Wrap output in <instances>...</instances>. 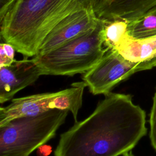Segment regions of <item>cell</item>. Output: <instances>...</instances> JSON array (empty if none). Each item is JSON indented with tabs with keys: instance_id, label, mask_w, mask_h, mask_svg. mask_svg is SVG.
Masks as SVG:
<instances>
[{
	"instance_id": "6da1fadb",
	"label": "cell",
	"mask_w": 156,
	"mask_h": 156,
	"mask_svg": "<svg viewBox=\"0 0 156 156\" xmlns=\"http://www.w3.org/2000/svg\"><path fill=\"white\" fill-rule=\"evenodd\" d=\"M146 113L130 94L113 93L85 119L61 134L55 156H118L146 135Z\"/></svg>"
},
{
	"instance_id": "7a4b0ae2",
	"label": "cell",
	"mask_w": 156,
	"mask_h": 156,
	"mask_svg": "<svg viewBox=\"0 0 156 156\" xmlns=\"http://www.w3.org/2000/svg\"><path fill=\"white\" fill-rule=\"evenodd\" d=\"M103 0H16L1 21V35L26 57H34L46 36L62 20Z\"/></svg>"
},
{
	"instance_id": "3957f363",
	"label": "cell",
	"mask_w": 156,
	"mask_h": 156,
	"mask_svg": "<svg viewBox=\"0 0 156 156\" xmlns=\"http://www.w3.org/2000/svg\"><path fill=\"white\" fill-rule=\"evenodd\" d=\"M103 20L85 35L32 58L42 75L74 76L93 68L106 51L102 38Z\"/></svg>"
},
{
	"instance_id": "277c9868",
	"label": "cell",
	"mask_w": 156,
	"mask_h": 156,
	"mask_svg": "<svg viewBox=\"0 0 156 156\" xmlns=\"http://www.w3.org/2000/svg\"><path fill=\"white\" fill-rule=\"evenodd\" d=\"M68 112L52 109L37 116L16 118L0 126V156H29L55 136Z\"/></svg>"
},
{
	"instance_id": "5b68a950",
	"label": "cell",
	"mask_w": 156,
	"mask_h": 156,
	"mask_svg": "<svg viewBox=\"0 0 156 156\" xmlns=\"http://www.w3.org/2000/svg\"><path fill=\"white\" fill-rule=\"evenodd\" d=\"M86 87L83 81L77 82L71 87L57 92L13 99L8 105L0 108V126L16 118L37 116L52 109L70 111L77 122Z\"/></svg>"
},
{
	"instance_id": "8992f818",
	"label": "cell",
	"mask_w": 156,
	"mask_h": 156,
	"mask_svg": "<svg viewBox=\"0 0 156 156\" xmlns=\"http://www.w3.org/2000/svg\"><path fill=\"white\" fill-rule=\"evenodd\" d=\"M156 67V61L131 62L116 49H106L101 59L83 74L82 80L93 95L105 94L133 74Z\"/></svg>"
},
{
	"instance_id": "52a82bcc",
	"label": "cell",
	"mask_w": 156,
	"mask_h": 156,
	"mask_svg": "<svg viewBox=\"0 0 156 156\" xmlns=\"http://www.w3.org/2000/svg\"><path fill=\"white\" fill-rule=\"evenodd\" d=\"M99 20L94 9H82L71 14L46 36L37 55L44 54L85 35L96 27Z\"/></svg>"
},
{
	"instance_id": "ba28073f",
	"label": "cell",
	"mask_w": 156,
	"mask_h": 156,
	"mask_svg": "<svg viewBox=\"0 0 156 156\" xmlns=\"http://www.w3.org/2000/svg\"><path fill=\"white\" fill-rule=\"evenodd\" d=\"M41 76L33 58L15 60L12 65L0 67V103L12 100L14 95L33 84Z\"/></svg>"
},
{
	"instance_id": "9c48e42d",
	"label": "cell",
	"mask_w": 156,
	"mask_h": 156,
	"mask_svg": "<svg viewBox=\"0 0 156 156\" xmlns=\"http://www.w3.org/2000/svg\"><path fill=\"white\" fill-rule=\"evenodd\" d=\"M156 6V0H103L96 10L99 18L133 21Z\"/></svg>"
},
{
	"instance_id": "30bf717a",
	"label": "cell",
	"mask_w": 156,
	"mask_h": 156,
	"mask_svg": "<svg viewBox=\"0 0 156 156\" xmlns=\"http://www.w3.org/2000/svg\"><path fill=\"white\" fill-rule=\"evenodd\" d=\"M115 49L124 58L131 62L156 61V35L138 39L127 33Z\"/></svg>"
},
{
	"instance_id": "8fae6325",
	"label": "cell",
	"mask_w": 156,
	"mask_h": 156,
	"mask_svg": "<svg viewBox=\"0 0 156 156\" xmlns=\"http://www.w3.org/2000/svg\"><path fill=\"white\" fill-rule=\"evenodd\" d=\"M128 34L135 38H144L156 35V6L139 18L128 22Z\"/></svg>"
},
{
	"instance_id": "7c38bea8",
	"label": "cell",
	"mask_w": 156,
	"mask_h": 156,
	"mask_svg": "<svg viewBox=\"0 0 156 156\" xmlns=\"http://www.w3.org/2000/svg\"><path fill=\"white\" fill-rule=\"evenodd\" d=\"M103 21L101 34L104 46L115 49L127 34L128 22L121 19Z\"/></svg>"
},
{
	"instance_id": "4fadbf2b",
	"label": "cell",
	"mask_w": 156,
	"mask_h": 156,
	"mask_svg": "<svg viewBox=\"0 0 156 156\" xmlns=\"http://www.w3.org/2000/svg\"><path fill=\"white\" fill-rule=\"evenodd\" d=\"M15 48L8 43H1L0 44V67L7 66L15 61Z\"/></svg>"
},
{
	"instance_id": "5bb4252c",
	"label": "cell",
	"mask_w": 156,
	"mask_h": 156,
	"mask_svg": "<svg viewBox=\"0 0 156 156\" xmlns=\"http://www.w3.org/2000/svg\"><path fill=\"white\" fill-rule=\"evenodd\" d=\"M150 132L149 137L153 147L156 150V91L153 97L152 105L149 118Z\"/></svg>"
},
{
	"instance_id": "9a60e30c",
	"label": "cell",
	"mask_w": 156,
	"mask_h": 156,
	"mask_svg": "<svg viewBox=\"0 0 156 156\" xmlns=\"http://www.w3.org/2000/svg\"><path fill=\"white\" fill-rule=\"evenodd\" d=\"M16 0H0V20Z\"/></svg>"
},
{
	"instance_id": "2e32d148",
	"label": "cell",
	"mask_w": 156,
	"mask_h": 156,
	"mask_svg": "<svg viewBox=\"0 0 156 156\" xmlns=\"http://www.w3.org/2000/svg\"><path fill=\"white\" fill-rule=\"evenodd\" d=\"M52 152V148L50 146L43 144L37 149L38 156H47Z\"/></svg>"
},
{
	"instance_id": "e0dca14e",
	"label": "cell",
	"mask_w": 156,
	"mask_h": 156,
	"mask_svg": "<svg viewBox=\"0 0 156 156\" xmlns=\"http://www.w3.org/2000/svg\"><path fill=\"white\" fill-rule=\"evenodd\" d=\"M122 156H135V155L133 154V153L132 152V150H131V151H129L124 152L122 155Z\"/></svg>"
}]
</instances>
